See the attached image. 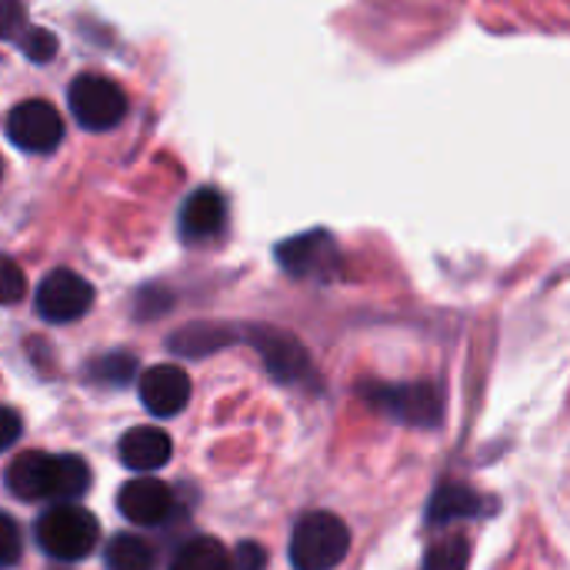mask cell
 Returning a JSON list of instances; mask_svg holds the SVG:
<instances>
[{
	"label": "cell",
	"mask_w": 570,
	"mask_h": 570,
	"mask_svg": "<svg viewBox=\"0 0 570 570\" xmlns=\"http://www.w3.org/2000/svg\"><path fill=\"white\" fill-rule=\"evenodd\" d=\"M3 484L17 501H77L90 488V468L83 458L73 454L23 451L7 464Z\"/></svg>",
	"instance_id": "cell-1"
},
{
	"label": "cell",
	"mask_w": 570,
	"mask_h": 570,
	"mask_svg": "<svg viewBox=\"0 0 570 570\" xmlns=\"http://www.w3.org/2000/svg\"><path fill=\"white\" fill-rule=\"evenodd\" d=\"M33 541L37 548L53 558V561H83L100 541V524L87 508L77 504H57L43 511L33 524Z\"/></svg>",
	"instance_id": "cell-2"
},
{
	"label": "cell",
	"mask_w": 570,
	"mask_h": 570,
	"mask_svg": "<svg viewBox=\"0 0 570 570\" xmlns=\"http://www.w3.org/2000/svg\"><path fill=\"white\" fill-rule=\"evenodd\" d=\"M351 551L347 524L331 511L304 514L291 534V564L294 570H334Z\"/></svg>",
	"instance_id": "cell-3"
},
{
	"label": "cell",
	"mask_w": 570,
	"mask_h": 570,
	"mask_svg": "<svg viewBox=\"0 0 570 570\" xmlns=\"http://www.w3.org/2000/svg\"><path fill=\"white\" fill-rule=\"evenodd\" d=\"M73 120L90 134H107L127 117V94L104 73H80L67 90Z\"/></svg>",
	"instance_id": "cell-4"
},
{
	"label": "cell",
	"mask_w": 570,
	"mask_h": 570,
	"mask_svg": "<svg viewBox=\"0 0 570 570\" xmlns=\"http://www.w3.org/2000/svg\"><path fill=\"white\" fill-rule=\"evenodd\" d=\"M3 127L7 140L23 154H53L63 140V120L47 100H20L10 107Z\"/></svg>",
	"instance_id": "cell-5"
},
{
	"label": "cell",
	"mask_w": 570,
	"mask_h": 570,
	"mask_svg": "<svg viewBox=\"0 0 570 570\" xmlns=\"http://www.w3.org/2000/svg\"><path fill=\"white\" fill-rule=\"evenodd\" d=\"M367 397L407 428H438L444 417V397L431 384H377Z\"/></svg>",
	"instance_id": "cell-6"
},
{
	"label": "cell",
	"mask_w": 570,
	"mask_h": 570,
	"mask_svg": "<svg viewBox=\"0 0 570 570\" xmlns=\"http://www.w3.org/2000/svg\"><path fill=\"white\" fill-rule=\"evenodd\" d=\"M33 307L43 321L50 324H70V321H80L90 307H94V287L90 281H83L80 274L67 271V267H57L50 271L37 294H33Z\"/></svg>",
	"instance_id": "cell-7"
},
{
	"label": "cell",
	"mask_w": 570,
	"mask_h": 570,
	"mask_svg": "<svg viewBox=\"0 0 570 570\" xmlns=\"http://www.w3.org/2000/svg\"><path fill=\"white\" fill-rule=\"evenodd\" d=\"M277 261L281 267L291 274V277H314V281H327L337 264H341V254H337V244L327 230H311V234H297V237H287L281 247H277Z\"/></svg>",
	"instance_id": "cell-8"
},
{
	"label": "cell",
	"mask_w": 570,
	"mask_h": 570,
	"mask_svg": "<svg viewBox=\"0 0 570 570\" xmlns=\"http://www.w3.org/2000/svg\"><path fill=\"white\" fill-rule=\"evenodd\" d=\"M140 404L154 417H177L190 404V377L174 364L144 371L140 374Z\"/></svg>",
	"instance_id": "cell-9"
},
{
	"label": "cell",
	"mask_w": 570,
	"mask_h": 570,
	"mask_svg": "<svg viewBox=\"0 0 570 570\" xmlns=\"http://www.w3.org/2000/svg\"><path fill=\"white\" fill-rule=\"evenodd\" d=\"M117 508L127 521L140 524V528H157L170 518L174 511V494L164 481L157 478H137L130 484L120 488L117 494Z\"/></svg>",
	"instance_id": "cell-10"
},
{
	"label": "cell",
	"mask_w": 570,
	"mask_h": 570,
	"mask_svg": "<svg viewBox=\"0 0 570 570\" xmlns=\"http://www.w3.org/2000/svg\"><path fill=\"white\" fill-rule=\"evenodd\" d=\"M227 220V200L214 187L194 190L180 207V237L184 240H207L224 230Z\"/></svg>",
	"instance_id": "cell-11"
},
{
	"label": "cell",
	"mask_w": 570,
	"mask_h": 570,
	"mask_svg": "<svg viewBox=\"0 0 570 570\" xmlns=\"http://www.w3.org/2000/svg\"><path fill=\"white\" fill-rule=\"evenodd\" d=\"M120 461L124 468L137 471V474H154L160 471L170 454H174V444L170 438L160 431V428H134L120 438Z\"/></svg>",
	"instance_id": "cell-12"
},
{
	"label": "cell",
	"mask_w": 570,
	"mask_h": 570,
	"mask_svg": "<svg viewBox=\"0 0 570 570\" xmlns=\"http://www.w3.org/2000/svg\"><path fill=\"white\" fill-rule=\"evenodd\" d=\"M257 351L264 354V364L271 367V374L277 381H301L311 371V361L304 354V347L277 331H261L257 334Z\"/></svg>",
	"instance_id": "cell-13"
},
{
	"label": "cell",
	"mask_w": 570,
	"mask_h": 570,
	"mask_svg": "<svg viewBox=\"0 0 570 570\" xmlns=\"http://www.w3.org/2000/svg\"><path fill=\"white\" fill-rule=\"evenodd\" d=\"M484 514V498L478 491H471L468 484H441L431 504V521L444 524V521H458V518H478Z\"/></svg>",
	"instance_id": "cell-14"
},
{
	"label": "cell",
	"mask_w": 570,
	"mask_h": 570,
	"mask_svg": "<svg viewBox=\"0 0 570 570\" xmlns=\"http://www.w3.org/2000/svg\"><path fill=\"white\" fill-rule=\"evenodd\" d=\"M170 570H230V554L217 538H190L177 548Z\"/></svg>",
	"instance_id": "cell-15"
},
{
	"label": "cell",
	"mask_w": 570,
	"mask_h": 570,
	"mask_svg": "<svg viewBox=\"0 0 570 570\" xmlns=\"http://www.w3.org/2000/svg\"><path fill=\"white\" fill-rule=\"evenodd\" d=\"M104 564L107 570H154L157 561H154V551L147 541L134 538V534H117L110 538L107 544V554H104Z\"/></svg>",
	"instance_id": "cell-16"
},
{
	"label": "cell",
	"mask_w": 570,
	"mask_h": 570,
	"mask_svg": "<svg viewBox=\"0 0 570 570\" xmlns=\"http://www.w3.org/2000/svg\"><path fill=\"white\" fill-rule=\"evenodd\" d=\"M90 381H97V384H107V387H127L130 381H134V374H137V361L130 357V354H107V357H97L94 364H90Z\"/></svg>",
	"instance_id": "cell-17"
},
{
	"label": "cell",
	"mask_w": 570,
	"mask_h": 570,
	"mask_svg": "<svg viewBox=\"0 0 570 570\" xmlns=\"http://www.w3.org/2000/svg\"><path fill=\"white\" fill-rule=\"evenodd\" d=\"M468 561H471L468 541L464 538H454V541H444V544H438V548L428 551L424 570H468Z\"/></svg>",
	"instance_id": "cell-18"
},
{
	"label": "cell",
	"mask_w": 570,
	"mask_h": 570,
	"mask_svg": "<svg viewBox=\"0 0 570 570\" xmlns=\"http://www.w3.org/2000/svg\"><path fill=\"white\" fill-rule=\"evenodd\" d=\"M20 47L27 50V57H30V60L47 63V60L57 53V37H53V33H47V30H40V27H27V30H23V37H20Z\"/></svg>",
	"instance_id": "cell-19"
},
{
	"label": "cell",
	"mask_w": 570,
	"mask_h": 570,
	"mask_svg": "<svg viewBox=\"0 0 570 570\" xmlns=\"http://www.w3.org/2000/svg\"><path fill=\"white\" fill-rule=\"evenodd\" d=\"M0 534H3V568H13L20 561V531L13 524V518H0Z\"/></svg>",
	"instance_id": "cell-20"
},
{
	"label": "cell",
	"mask_w": 570,
	"mask_h": 570,
	"mask_svg": "<svg viewBox=\"0 0 570 570\" xmlns=\"http://www.w3.org/2000/svg\"><path fill=\"white\" fill-rule=\"evenodd\" d=\"M264 564H267V554H264V548L254 544V541L240 544L237 554L230 558V570H264Z\"/></svg>",
	"instance_id": "cell-21"
},
{
	"label": "cell",
	"mask_w": 570,
	"mask_h": 570,
	"mask_svg": "<svg viewBox=\"0 0 570 570\" xmlns=\"http://www.w3.org/2000/svg\"><path fill=\"white\" fill-rule=\"evenodd\" d=\"M23 297V274L20 267L7 257L3 261V304H17Z\"/></svg>",
	"instance_id": "cell-22"
},
{
	"label": "cell",
	"mask_w": 570,
	"mask_h": 570,
	"mask_svg": "<svg viewBox=\"0 0 570 570\" xmlns=\"http://www.w3.org/2000/svg\"><path fill=\"white\" fill-rule=\"evenodd\" d=\"M17 438H20V417H17V411H3V434H0V444L10 448Z\"/></svg>",
	"instance_id": "cell-23"
}]
</instances>
